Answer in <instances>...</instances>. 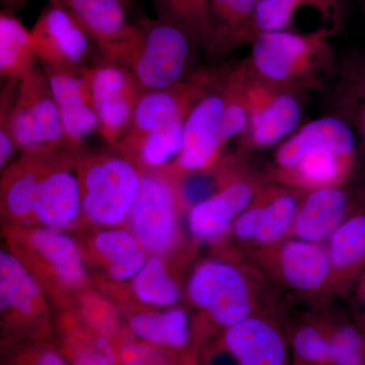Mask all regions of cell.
<instances>
[{"mask_svg": "<svg viewBox=\"0 0 365 365\" xmlns=\"http://www.w3.org/2000/svg\"><path fill=\"white\" fill-rule=\"evenodd\" d=\"M359 205L346 185L306 191L289 237L324 244Z\"/></svg>", "mask_w": 365, "mask_h": 365, "instance_id": "7402d4cb", "label": "cell"}, {"mask_svg": "<svg viewBox=\"0 0 365 365\" xmlns=\"http://www.w3.org/2000/svg\"><path fill=\"white\" fill-rule=\"evenodd\" d=\"M337 31L321 28L307 34L289 31L261 34L252 43L250 69L257 78L292 90L322 88L333 78L337 68L328 41Z\"/></svg>", "mask_w": 365, "mask_h": 365, "instance_id": "7a4b0ae2", "label": "cell"}, {"mask_svg": "<svg viewBox=\"0 0 365 365\" xmlns=\"http://www.w3.org/2000/svg\"><path fill=\"white\" fill-rule=\"evenodd\" d=\"M81 246L88 268L115 285L130 282L148 258L130 230L121 227H97Z\"/></svg>", "mask_w": 365, "mask_h": 365, "instance_id": "d6986e66", "label": "cell"}, {"mask_svg": "<svg viewBox=\"0 0 365 365\" xmlns=\"http://www.w3.org/2000/svg\"><path fill=\"white\" fill-rule=\"evenodd\" d=\"M248 58L222 71V86L225 107L220 126L222 145L234 137L241 136L249 124Z\"/></svg>", "mask_w": 365, "mask_h": 365, "instance_id": "1f68e13d", "label": "cell"}, {"mask_svg": "<svg viewBox=\"0 0 365 365\" xmlns=\"http://www.w3.org/2000/svg\"><path fill=\"white\" fill-rule=\"evenodd\" d=\"M9 251L37 278L46 294L68 306L85 294L88 268L78 240L62 230L42 227H6Z\"/></svg>", "mask_w": 365, "mask_h": 365, "instance_id": "3957f363", "label": "cell"}, {"mask_svg": "<svg viewBox=\"0 0 365 365\" xmlns=\"http://www.w3.org/2000/svg\"><path fill=\"white\" fill-rule=\"evenodd\" d=\"M355 163L356 157L341 155L328 148H314L304 153L290 169L269 170L266 181L302 191L344 186L354 172Z\"/></svg>", "mask_w": 365, "mask_h": 365, "instance_id": "603a6c76", "label": "cell"}, {"mask_svg": "<svg viewBox=\"0 0 365 365\" xmlns=\"http://www.w3.org/2000/svg\"><path fill=\"white\" fill-rule=\"evenodd\" d=\"M247 252V258L272 284L309 297L334 294L332 266L325 244L287 237Z\"/></svg>", "mask_w": 365, "mask_h": 365, "instance_id": "ba28073f", "label": "cell"}, {"mask_svg": "<svg viewBox=\"0 0 365 365\" xmlns=\"http://www.w3.org/2000/svg\"><path fill=\"white\" fill-rule=\"evenodd\" d=\"M72 365H115V359L107 342L100 338L96 349H85L76 353Z\"/></svg>", "mask_w": 365, "mask_h": 365, "instance_id": "8d00e7d4", "label": "cell"}, {"mask_svg": "<svg viewBox=\"0 0 365 365\" xmlns=\"http://www.w3.org/2000/svg\"><path fill=\"white\" fill-rule=\"evenodd\" d=\"M19 83L6 81L0 96V168L2 170L19 150L13 123V108Z\"/></svg>", "mask_w": 365, "mask_h": 365, "instance_id": "d590c367", "label": "cell"}, {"mask_svg": "<svg viewBox=\"0 0 365 365\" xmlns=\"http://www.w3.org/2000/svg\"><path fill=\"white\" fill-rule=\"evenodd\" d=\"M14 365H67L61 353L52 347L37 348L21 357Z\"/></svg>", "mask_w": 365, "mask_h": 365, "instance_id": "74e56055", "label": "cell"}, {"mask_svg": "<svg viewBox=\"0 0 365 365\" xmlns=\"http://www.w3.org/2000/svg\"><path fill=\"white\" fill-rule=\"evenodd\" d=\"M49 79L64 133V150H85V140L98 132V118L93 106L85 67L72 71L43 68Z\"/></svg>", "mask_w": 365, "mask_h": 365, "instance_id": "ac0fdd59", "label": "cell"}, {"mask_svg": "<svg viewBox=\"0 0 365 365\" xmlns=\"http://www.w3.org/2000/svg\"><path fill=\"white\" fill-rule=\"evenodd\" d=\"M26 2H28V0H1L4 9H7V11H14V13L23 9L26 6Z\"/></svg>", "mask_w": 365, "mask_h": 365, "instance_id": "60d3db41", "label": "cell"}, {"mask_svg": "<svg viewBox=\"0 0 365 365\" xmlns=\"http://www.w3.org/2000/svg\"><path fill=\"white\" fill-rule=\"evenodd\" d=\"M270 283L247 257L234 253L201 261L190 275L186 294L222 332L255 314L274 313Z\"/></svg>", "mask_w": 365, "mask_h": 365, "instance_id": "6da1fadb", "label": "cell"}, {"mask_svg": "<svg viewBox=\"0 0 365 365\" xmlns=\"http://www.w3.org/2000/svg\"><path fill=\"white\" fill-rule=\"evenodd\" d=\"M326 242L334 294H348L365 272V205L354 209Z\"/></svg>", "mask_w": 365, "mask_h": 365, "instance_id": "d4e9b609", "label": "cell"}, {"mask_svg": "<svg viewBox=\"0 0 365 365\" xmlns=\"http://www.w3.org/2000/svg\"><path fill=\"white\" fill-rule=\"evenodd\" d=\"M31 36L34 52L43 68L72 71L88 66L86 61L95 44L61 7L48 4L36 21Z\"/></svg>", "mask_w": 365, "mask_h": 365, "instance_id": "e0dca14e", "label": "cell"}, {"mask_svg": "<svg viewBox=\"0 0 365 365\" xmlns=\"http://www.w3.org/2000/svg\"><path fill=\"white\" fill-rule=\"evenodd\" d=\"M294 365H327V364H302V362L294 361Z\"/></svg>", "mask_w": 365, "mask_h": 365, "instance_id": "b9f144b4", "label": "cell"}, {"mask_svg": "<svg viewBox=\"0 0 365 365\" xmlns=\"http://www.w3.org/2000/svg\"><path fill=\"white\" fill-rule=\"evenodd\" d=\"M203 365H240L227 346L218 339L204 352Z\"/></svg>", "mask_w": 365, "mask_h": 365, "instance_id": "f35d334b", "label": "cell"}, {"mask_svg": "<svg viewBox=\"0 0 365 365\" xmlns=\"http://www.w3.org/2000/svg\"><path fill=\"white\" fill-rule=\"evenodd\" d=\"M31 30L14 11L0 13V76L6 81H20L36 66Z\"/></svg>", "mask_w": 365, "mask_h": 365, "instance_id": "f546056e", "label": "cell"}, {"mask_svg": "<svg viewBox=\"0 0 365 365\" xmlns=\"http://www.w3.org/2000/svg\"><path fill=\"white\" fill-rule=\"evenodd\" d=\"M158 18L181 29L194 46L207 51L212 37L209 0H155Z\"/></svg>", "mask_w": 365, "mask_h": 365, "instance_id": "836d02e7", "label": "cell"}, {"mask_svg": "<svg viewBox=\"0 0 365 365\" xmlns=\"http://www.w3.org/2000/svg\"><path fill=\"white\" fill-rule=\"evenodd\" d=\"M53 153H21L16 162L4 169L0 182V205L6 227H34L36 196Z\"/></svg>", "mask_w": 365, "mask_h": 365, "instance_id": "44dd1931", "label": "cell"}, {"mask_svg": "<svg viewBox=\"0 0 365 365\" xmlns=\"http://www.w3.org/2000/svg\"><path fill=\"white\" fill-rule=\"evenodd\" d=\"M85 72L98 118V133L110 148H115L128 127L143 91L131 72L114 62L102 59L86 66Z\"/></svg>", "mask_w": 365, "mask_h": 365, "instance_id": "7c38bea8", "label": "cell"}, {"mask_svg": "<svg viewBox=\"0 0 365 365\" xmlns=\"http://www.w3.org/2000/svg\"><path fill=\"white\" fill-rule=\"evenodd\" d=\"M306 191L265 181L237 218L232 237L247 250L263 248L289 237Z\"/></svg>", "mask_w": 365, "mask_h": 365, "instance_id": "8fae6325", "label": "cell"}, {"mask_svg": "<svg viewBox=\"0 0 365 365\" xmlns=\"http://www.w3.org/2000/svg\"><path fill=\"white\" fill-rule=\"evenodd\" d=\"M128 325L139 339L167 349H186L193 339V321L188 312L179 306L137 309L129 314Z\"/></svg>", "mask_w": 365, "mask_h": 365, "instance_id": "484cf974", "label": "cell"}, {"mask_svg": "<svg viewBox=\"0 0 365 365\" xmlns=\"http://www.w3.org/2000/svg\"><path fill=\"white\" fill-rule=\"evenodd\" d=\"M71 14L100 50L103 59L119 63L136 32L129 20L131 0H48Z\"/></svg>", "mask_w": 365, "mask_h": 365, "instance_id": "2e32d148", "label": "cell"}, {"mask_svg": "<svg viewBox=\"0 0 365 365\" xmlns=\"http://www.w3.org/2000/svg\"><path fill=\"white\" fill-rule=\"evenodd\" d=\"M323 325L331 365H365V333L356 319L329 309L317 311Z\"/></svg>", "mask_w": 365, "mask_h": 365, "instance_id": "d6a6232c", "label": "cell"}, {"mask_svg": "<svg viewBox=\"0 0 365 365\" xmlns=\"http://www.w3.org/2000/svg\"><path fill=\"white\" fill-rule=\"evenodd\" d=\"M165 259L155 255L148 256L143 267L127 285L133 299L143 307L168 309L181 302V285Z\"/></svg>", "mask_w": 365, "mask_h": 365, "instance_id": "4dcf8cb0", "label": "cell"}, {"mask_svg": "<svg viewBox=\"0 0 365 365\" xmlns=\"http://www.w3.org/2000/svg\"><path fill=\"white\" fill-rule=\"evenodd\" d=\"M196 49L181 29L162 19L137 21L136 32L120 66L126 67L143 93L184 81Z\"/></svg>", "mask_w": 365, "mask_h": 365, "instance_id": "8992f818", "label": "cell"}, {"mask_svg": "<svg viewBox=\"0 0 365 365\" xmlns=\"http://www.w3.org/2000/svg\"><path fill=\"white\" fill-rule=\"evenodd\" d=\"M294 361L330 364V353L318 313L307 314L287 330Z\"/></svg>", "mask_w": 365, "mask_h": 365, "instance_id": "e575fe53", "label": "cell"}, {"mask_svg": "<svg viewBox=\"0 0 365 365\" xmlns=\"http://www.w3.org/2000/svg\"><path fill=\"white\" fill-rule=\"evenodd\" d=\"M81 223L83 201L73 155L55 151L38 188L34 227L66 232Z\"/></svg>", "mask_w": 365, "mask_h": 365, "instance_id": "9a60e30c", "label": "cell"}, {"mask_svg": "<svg viewBox=\"0 0 365 365\" xmlns=\"http://www.w3.org/2000/svg\"><path fill=\"white\" fill-rule=\"evenodd\" d=\"M350 292L353 294L354 319L365 333V272L354 283Z\"/></svg>", "mask_w": 365, "mask_h": 365, "instance_id": "ab89813d", "label": "cell"}, {"mask_svg": "<svg viewBox=\"0 0 365 365\" xmlns=\"http://www.w3.org/2000/svg\"><path fill=\"white\" fill-rule=\"evenodd\" d=\"M240 365H288L289 341L274 313L255 314L222 332Z\"/></svg>", "mask_w": 365, "mask_h": 365, "instance_id": "ffe728a7", "label": "cell"}, {"mask_svg": "<svg viewBox=\"0 0 365 365\" xmlns=\"http://www.w3.org/2000/svg\"><path fill=\"white\" fill-rule=\"evenodd\" d=\"M332 95L334 116L352 127L365 151V51L350 53L337 64Z\"/></svg>", "mask_w": 365, "mask_h": 365, "instance_id": "4316f807", "label": "cell"}, {"mask_svg": "<svg viewBox=\"0 0 365 365\" xmlns=\"http://www.w3.org/2000/svg\"><path fill=\"white\" fill-rule=\"evenodd\" d=\"M13 123L21 153L64 150L61 118L44 69L36 66L19 83Z\"/></svg>", "mask_w": 365, "mask_h": 365, "instance_id": "9c48e42d", "label": "cell"}, {"mask_svg": "<svg viewBox=\"0 0 365 365\" xmlns=\"http://www.w3.org/2000/svg\"><path fill=\"white\" fill-rule=\"evenodd\" d=\"M83 201V223L124 227L135 201L143 170L120 151L72 153Z\"/></svg>", "mask_w": 365, "mask_h": 365, "instance_id": "277c9868", "label": "cell"}, {"mask_svg": "<svg viewBox=\"0 0 365 365\" xmlns=\"http://www.w3.org/2000/svg\"><path fill=\"white\" fill-rule=\"evenodd\" d=\"M223 107L222 71H218L215 85L187 118L181 150L174 163L182 177L212 172L223 157L225 148L220 139Z\"/></svg>", "mask_w": 365, "mask_h": 365, "instance_id": "4fadbf2b", "label": "cell"}, {"mask_svg": "<svg viewBox=\"0 0 365 365\" xmlns=\"http://www.w3.org/2000/svg\"><path fill=\"white\" fill-rule=\"evenodd\" d=\"M182 176L174 163L143 170L140 188L127 222L148 256L167 257L181 241L180 220L187 211L182 197Z\"/></svg>", "mask_w": 365, "mask_h": 365, "instance_id": "5b68a950", "label": "cell"}, {"mask_svg": "<svg viewBox=\"0 0 365 365\" xmlns=\"http://www.w3.org/2000/svg\"><path fill=\"white\" fill-rule=\"evenodd\" d=\"M44 288L9 250L0 253V312L2 326L26 333L44 332L50 309Z\"/></svg>", "mask_w": 365, "mask_h": 365, "instance_id": "5bb4252c", "label": "cell"}, {"mask_svg": "<svg viewBox=\"0 0 365 365\" xmlns=\"http://www.w3.org/2000/svg\"><path fill=\"white\" fill-rule=\"evenodd\" d=\"M314 148H328L341 155L356 157L355 131L347 122L334 115L309 122L278 146L271 170L290 169L304 153Z\"/></svg>", "mask_w": 365, "mask_h": 365, "instance_id": "cb8c5ba5", "label": "cell"}, {"mask_svg": "<svg viewBox=\"0 0 365 365\" xmlns=\"http://www.w3.org/2000/svg\"><path fill=\"white\" fill-rule=\"evenodd\" d=\"M260 0H209L212 37L206 57L222 58L245 45L247 26Z\"/></svg>", "mask_w": 365, "mask_h": 365, "instance_id": "83f0119b", "label": "cell"}, {"mask_svg": "<svg viewBox=\"0 0 365 365\" xmlns=\"http://www.w3.org/2000/svg\"><path fill=\"white\" fill-rule=\"evenodd\" d=\"M300 93L257 78L250 69L249 124L240 136V151L265 150L292 133L302 116Z\"/></svg>", "mask_w": 365, "mask_h": 365, "instance_id": "30bf717a", "label": "cell"}, {"mask_svg": "<svg viewBox=\"0 0 365 365\" xmlns=\"http://www.w3.org/2000/svg\"><path fill=\"white\" fill-rule=\"evenodd\" d=\"M312 6L339 26L340 6L337 0H260L245 33V45L263 33L287 31L302 7Z\"/></svg>", "mask_w": 365, "mask_h": 365, "instance_id": "f1b7e54d", "label": "cell"}, {"mask_svg": "<svg viewBox=\"0 0 365 365\" xmlns=\"http://www.w3.org/2000/svg\"><path fill=\"white\" fill-rule=\"evenodd\" d=\"M215 170V193L188 210L190 234L198 242L222 244L232 234L237 218L246 210L266 181L255 174L245 153L223 155Z\"/></svg>", "mask_w": 365, "mask_h": 365, "instance_id": "52a82bcc", "label": "cell"}]
</instances>
